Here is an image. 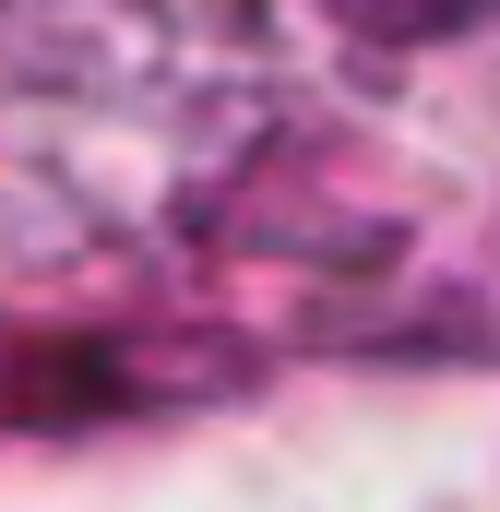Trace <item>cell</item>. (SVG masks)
<instances>
[{
    "mask_svg": "<svg viewBox=\"0 0 500 512\" xmlns=\"http://www.w3.org/2000/svg\"><path fill=\"white\" fill-rule=\"evenodd\" d=\"M274 120V0H0V310L203 239Z\"/></svg>",
    "mask_w": 500,
    "mask_h": 512,
    "instance_id": "cell-1",
    "label": "cell"
}]
</instances>
